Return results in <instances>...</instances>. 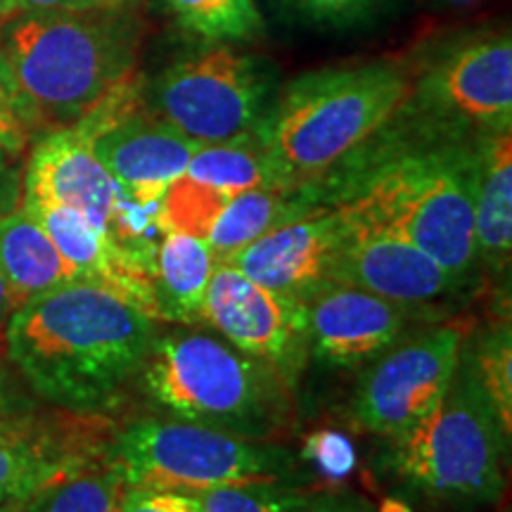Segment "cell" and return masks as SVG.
Instances as JSON below:
<instances>
[{
  "mask_svg": "<svg viewBox=\"0 0 512 512\" xmlns=\"http://www.w3.org/2000/svg\"><path fill=\"white\" fill-rule=\"evenodd\" d=\"M155 337V318L81 280L17 306L3 330L5 354L34 394L76 415L117 406Z\"/></svg>",
  "mask_w": 512,
  "mask_h": 512,
  "instance_id": "1",
  "label": "cell"
},
{
  "mask_svg": "<svg viewBox=\"0 0 512 512\" xmlns=\"http://www.w3.org/2000/svg\"><path fill=\"white\" fill-rule=\"evenodd\" d=\"M140 36V22L121 5L10 17L0 31V69L31 131L76 124L131 79Z\"/></svg>",
  "mask_w": 512,
  "mask_h": 512,
  "instance_id": "2",
  "label": "cell"
},
{
  "mask_svg": "<svg viewBox=\"0 0 512 512\" xmlns=\"http://www.w3.org/2000/svg\"><path fill=\"white\" fill-rule=\"evenodd\" d=\"M408 95L411 76L394 62L316 69L275 95L254 136L285 188H309L387 126Z\"/></svg>",
  "mask_w": 512,
  "mask_h": 512,
  "instance_id": "3",
  "label": "cell"
},
{
  "mask_svg": "<svg viewBox=\"0 0 512 512\" xmlns=\"http://www.w3.org/2000/svg\"><path fill=\"white\" fill-rule=\"evenodd\" d=\"M136 380L171 418L247 439L268 437L287 413L283 377L207 332H157Z\"/></svg>",
  "mask_w": 512,
  "mask_h": 512,
  "instance_id": "4",
  "label": "cell"
},
{
  "mask_svg": "<svg viewBox=\"0 0 512 512\" xmlns=\"http://www.w3.org/2000/svg\"><path fill=\"white\" fill-rule=\"evenodd\" d=\"M508 444L484 389L460 354L451 387L434 413L394 439L384 460L396 482L425 501L479 510L503 496Z\"/></svg>",
  "mask_w": 512,
  "mask_h": 512,
  "instance_id": "5",
  "label": "cell"
},
{
  "mask_svg": "<svg viewBox=\"0 0 512 512\" xmlns=\"http://www.w3.org/2000/svg\"><path fill=\"white\" fill-rule=\"evenodd\" d=\"M110 463L124 486L183 494L254 482H294L297 458L283 446L185 420H136L119 434Z\"/></svg>",
  "mask_w": 512,
  "mask_h": 512,
  "instance_id": "6",
  "label": "cell"
},
{
  "mask_svg": "<svg viewBox=\"0 0 512 512\" xmlns=\"http://www.w3.org/2000/svg\"><path fill=\"white\" fill-rule=\"evenodd\" d=\"M264 57L214 46L164 69L147 91L150 112L202 145L226 143L259 128L278 95Z\"/></svg>",
  "mask_w": 512,
  "mask_h": 512,
  "instance_id": "7",
  "label": "cell"
},
{
  "mask_svg": "<svg viewBox=\"0 0 512 512\" xmlns=\"http://www.w3.org/2000/svg\"><path fill=\"white\" fill-rule=\"evenodd\" d=\"M406 107L420 119L460 133L489 136L512 126V41L477 34L451 43L411 83Z\"/></svg>",
  "mask_w": 512,
  "mask_h": 512,
  "instance_id": "8",
  "label": "cell"
},
{
  "mask_svg": "<svg viewBox=\"0 0 512 512\" xmlns=\"http://www.w3.org/2000/svg\"><path fill=\"white\" fill-rule=\"evenodd\" d=\"M463 344L465 332L458 325H439L403 337L368 363L351 401L358 425L389 441L418 427L451 387Z\"/></svg>",
  "mask_w": 512,
  "mask_h": 512,
  "instance_id": "9",
  "label": "cell"
},
{
  "mask_svg": "<svg viewBox=\"0 0 512 512\" xmlns=\"http://www.w3.org/2000/svg\"><path fill=\"white\" fill-rule=\"evenodd\" d=\"M200 323L211 325L242 354L273 368L290 389L297 384L309 358L304 299L271 290L216 261Z\"/></svg>",
  "mask_w": 512,
  "mask_h": 512,
  "instance_id": "10",
  "label": "cell"
},
{
  "mask_svg": "<svg viewBox=\"0 0 512 512\" xmlns=\"http://www.w3.org/2000/svg\"><path fill=\"white\" fill-rule=\"evenodd\" d=\"M342 209L347 214V235L332 261V283L361 287L411 311L446 302L467 290V280L448 273L411 240L347 207Z\"/></svg>",
  "mask_w": 512,
  "mask_h": 512,
  "instance_id": "11",
  "label": "cell"
},
{
  "mask_svg": "<svg viewBox=\"0 0 512 512\" xmlns=\"http://www.w3.org/2000/svg\"><path fill=\"white\" fill-rule=\"evenodd\" d=\"M309 356L328 368L368 366L406 337L411 309L344 283H325L304 299Z\"/></svg>",
  "mask_w": 512,
  "mask_h": 512,
  "instance_id": "12",
  "label": "cell"
},
{
  "mask_svg": "<svg viewBox=\"0 0 512 512\" xmlns=\"http://www.w3.org/2000/svg\"><path fill=\"white\" fill-rule=\"evenodd\" d=\"M344 235V209L337 204H323L219 261L238 268L247 278L271 290L306 299L320 285L330 283L332 261Z\"/></svg>",
  "mask_w": 512,
  "mask_h": 512,
  "instance_id": "13",
  "label": "cell"
},
{
  "mask_svg": "<svg viewBox=\"0 0 512 512\" xmlns=\"http://www.w3.org/2000/svg\"><path fill=\"white\" fill-rule=\"evenodd\" d=\"M95 157L126 197L147 207L162 202L169 185L188 171L202 143L155 114L133 110L91 133Z\"/></svg>",
  "mask_w": 512,
  "mask_h": 512,
  "instance_id": "14",
  "label": "cell"
},
{
  "mask_svg": "<svg viewBox=\"0 0 512 512\" xmlns=\"http://www.w3.org/2000/svg\"><path fill=\"white\" fill-rule=\"evenodd\" d=\"M22 207L41 223L81 283L102 287L126 299L157 323L162 320L155 285H152L150 261L126 249L107 230L95 226L79 211L60 207V204L29 200V197H24Z\"/></svg>",
  "mask_w": 512,
  "mask_h": 512,
  "instance_id": "15",
  "label": "cell"
},
{
  "mask_svg": "<svg viewBox=\"0 0 512 512\" xmlns=\"http://www.w3.org/2000/svg\"><path fill=\"white\" fill-rule=\"evenodd\" d=\"M24 197L79 211L110 233L121 190L76 126L53 128L38 140L24 176Z\"/></svg>",
  "mask_w": 512,
  "mask_h": 512,
  "instance_id": "16",
  "label": "cell"
},
{
  "mask_svg": "<svg viewBox=\"0 0 512 512\" xmlns=\"http://www.w3.org/2000/svg\"><path fill=\"white\" fill-rule=\"evenodd\" d=\"M216 254L197 235L166 230L152 252L150 273L155 285L159 316L166 323L197 325L207 297Z\"/></svg>",
  "mask_w": 512,
  "mask_h": 512,
  "instance_id": "17",
  "label": "cell"
},
{
  "mask_svg": "<svg viewBox=\"0 0 512 512\" xmlns=\"http://www.w3.org/2000/svg\"><path fill=\"white\" fill-rule=\"evenodd\" d=\"M0 275L17 306L79 280L41 223L24 207L0 216Z\"/></svg>",
  "mask_w": 512,
  "mask_h": 512,
  "instance_id": "18",
  "label": "cell"
},
{
  "mask_svg": "<svg viewBox=\"0 0 512 512\" xmlns=\"http://www.w3.org/2000/svg\"><path fill=\"white\" fill-rule=\"evenodd\" d=\"M482 164L475 200L477 264L501 273L512 252V136L489 133L479 140Z\"/></svg>",
  "mask_w": 512,
  "mask_h": 512,
  "instance_id": "19",
  "label": "cell"
},
{
  "mask_svg": "<svg viewBox=\"0 0 512 512\" xmlns=\"http://www.w3.org/2000/svg\"><path fill=\"white\" fill-rule=\"evenodd\" d=\"M88 453L62 444L31 422L0 430V505H19L55 477L88 463Z\"/></svg>",
  "mask_w": 512,
  "mask_h": 512,
  "instance_id": "20",
  "label": "cell"
},
{
  "mask_svg": "<svg viewBox=\"0 0 512 512\" xmlns=\"http://www.w3.org/2000/svg\"><path fill=\"white\" fill-rule=\"evenodd\" d=\"M323 207L302 188L247 190L230 197L211 226L207 242L216 261L238 252L261 235Z\"/></svg>",
  "mask_w": 512,
  "mask_h": 512,
  "instance_id": "21",
  "label": "cell"
},
{
  "mask_svg": "<svg viewBox=\"0 0 512 512\" xmlns=\"http://www.w3.org/2000/svg\"><path fill=\"white\" fill-rule=\"evenodd\" d=\"M185 176L226 192L228 197L247 190L285 188L254 133L226 140V143L202 145L190 159Z\"/></svg>",
  "mask_w": 512,
  "mask_h": 512,
  "instance_id": "22",
  "label": "cell"
},
{
  "mask_svg": "<svg viewBox=\"0 0 512 512\" xmlns=\"http://www.w3.org/2000/svg\"><path fill=\"white\" fill-rule=\"evenodd\" d=\"M121 491L124 482L112 463L88 460L34 491L17 512H117Z\"/></svg>",
  "mask_w": 512,
  "mask_h": 512,
  "instance_id": "23",
  "label": "cell"
},
{
  "mask_svg": "<svg viewBox=\"0 0 512 512\" xmlns=\"http://www.w3.org/2000/svg\"><path fill=\"white\" fill-rule=\"evenodd\" d=\"M178 27L204 43L254 41L264 34L256 0H164Z\"/></svg>",
  "mask_w": 512,
  "mask_h": 512,
  "instance_id": "24",
  "label": "cell"
},
{
  "mask_svg": "<svg viewBox=\"0 0 512 512\" xmlns=\"http://www.w3.org/2000/svg\"><path fill=\"white\" fill-rule=\"evenodd\" d=\"M463 356L472 375L484 389L486 399L494 408L503 437L512 434V332L510 325H496L477 339L475 347H465Z\"/></svg>",
  "mask_w": 512,
  "mask_h": 512,
  "instance_id": "25",
  "label": "cell"
},
{
  "mask_svg": "<svg viewBox=\"0 0 512 512\" xmlns=\"http://www.w3.org/2000/svg\"><path fill=\"white\" fill-rule=\"evenodd\" d=\"M318 491L294 482H254L221 486L195 496L200 512H311Z\"/></svg>",
  "mask_w": 512,
  "mask_h": 512,
  "instance_id": "26",
  "label": "cell"
},
{
  "mask_svg": "<svg viewBox=\"0 0 512 512\" xmlns=\"http://www.w3.org/2000/svg\"><path fill=\"white\" fill-rule=\"evenodd\" d=\"M230 197L226 192L204 185L190 176L176 178L159 202V230L197 235L207 240L211 226L219 219Z\"/></svg>",
  "mask_w": 512,
  "mask_h": 512,
  "instance_id": "27",
  "label": "cell"
},
{
  "mask_svg": "<svg viewBox=\"0 0 512 512\" xmlns=\"http://www.w3.org/2000/svg\"><path fill=\"white\" fill-rule=\"evenodd\" d=\"M278 3L292 10L294 15L311 19L316 24L342 27V24L368 17L380 0H278Z\"/></svg>",
  "mask_w": 512,
  "mask_h": 512,
  "instance_id": "28",
  "label": "cell"
},
{
  "mask_svg": "<svg viewBox=\"0 0 512 512\" xmlns=\"http://www.w3.org/2000/svg\"><path fill=\"white\" fill-rule=\"evenodd\" d=\"M117 512H200L195 496L150 486H124Z\"/></svg>",
  "mask_w": 512,
  "mask_h": 512,
  "instance_id": "29",
  "label": "cell"
},
{
  "mask_svg": "<svg viewBox=\"0 0 512 512\" xmlns=\"http://www.w3.org/2000/svg\"><path fill=\"white\" fill-rule=\"evenodd\" d=\"M31 128L24 119L17 95L12 91L8 76L0 69V150L19 155L29 143Z\"/></svg>",
  "mask_w": 512,
  "mask_h": 512,
  "instance_id": "30",
  "label": "cell"
},
{
  "mask_svg": "<svg viewBox=\"0 0 512 512\" xmlns=\"http://www.w3.org/2000/svg\"><path fill=\"white\" fill-rule=\"evenodd\" d=\"M117 5L114 0H17V12H81Z\"/></svg>",
  "mask_w": 512,
  "mask_h": 512,
  "instance_id": "31",
  "label": "cell"
},
{
  "mask_svg": "<svg viewBox=\"0 0 512 512\" xmlns=\"http://www.w3.org/2000/svg\"><path fill=\"white\" fill-rule=\"evenodd\" d=\"M311 512H373L368 501L347 491H318Z\"/></svg>",
  "mask_w": 512,
  "mask_h": 512,
  "instance_id": "32",
  "label": "cell"
},
{
  "mask_svg": "<svg viewBox=\"0 0 512 512\" xmlns=\"http://www.w3.org/2000/svg\"><path fill=\"white\" fill-rule=\"evenodd\" d=\"M19 422H27L24 406L8 392L3 377H0V430H5V427H12V425H19Z\"/></svg>",
  "mask_w": 512,
  "mask_h": 512,
  "instance_id": "33",
  "label": "cell"
},
{
  "mask_svg": "<svg viewBox=\"0 0 512 512\" xmlns=\"http://www.w3.org/2000/svg\"><path fill=\"white\" fill-rule=\"evenodd\" d=\"M15 309H17L15 297H12L8 283H5L3 275H0V337H3L5 325H8V320H10L12 311H15Z\"/></svg>",
  "mask_w": 512,
  "mask_h": 512,
  "instance_id": "34",
  "label": "cell"
},
{
  "mask_svg": "<svg viewBox=\"0 0 512 512\" xmlns=\"http://www.w3.org/2000/svg\"><path fill=\"white\" fill-rule=\"evenodd\" d=\"M17 15V0H0V22H8Z\"/></svg>",
  "mask_w": 512,
  "mask_h": 512,
  "instance_id": "35",
  "label": "cell"
},
{
  "mask_svg": "<svg viewBox=\"0 0 512 512\" xmlns=\"http://www.w3.org/2000/svg\"><path fill=\"white\" fill-rule=\"evenodd\" d=\"M0 512H17V505H0Z\"/></svg>",
  "mask_w": 512,
  "mask_h": 512,
  "instance_id": "36",
  "label": "cell"
},
{
  "mask_svg": "<svg viewBox=\"0 0 512 512\" xmlns=\"http://www.w3.org/2000/svg\"><path fill=\"white\" fill-rule=\"evenodd\" d=\"M5 155H8V152H5V150H0V169H3V162H5Z\"/></svg>",
  "mask_w": 512,
  "mask_h": 512,
  "instance_id": "37",
  "label": "cell"
},
{
  "mask_svg": "<svg viewBox=\"0 0 512 512\" xmlns=\"http://www.w3.org/2000/svg\"><path fill=\"white\" fill-rule=\"evenodd\" d=\"M114 3L121 5V3H133V0H114Z\"/></svg>",
  "mask_w": 512,
  "mask_h": 512,
  "instance_id": "38",
  "label": "cell"
},
{
  "mask_svg": "<svg viewBox=\"0 0 512 512\" xmlns=\"http://www.w3.org/2000/svg\"><path fill=\"white\" fill-rule=\"evenodd\" d=\"M0 377H3V373H0Z\"/></svg>",
  "mask_w": 512,
  "mask_h": 512,
  "instance_id": "39",
  "label": "cell"
}]
</instances>
